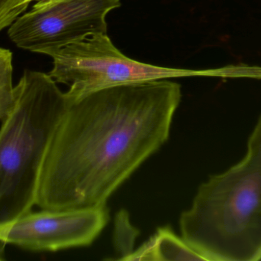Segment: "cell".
Here are the masks:
<instances>
[{
  "label": "cell",
  "mask_w": 261,
  "mask_h": 261,
  "mask_svg": "<svg viewBox=\"0 0 261 261\" xmlns=\"http://www.w3.org/2000/svg\"><path fill=\"white\" fill-rule=\"evenodd\" d=\"M180 101V85L170 79L113 86L68 101L43 159L35 205H107L167 142Z\"/></svg>",
  "instance_id": "cell-1"
},
{
  "label": "cell",
  "mask_w": 261,
  "mask_h": 261,
  "mask_svg": "<svg viewBox=\"0 0 261 261\" xmlns=\"http://www.w3.org/2000/svg\"><path fill=\"white\" fill-rule=\"evenodd\" d=\"M179 228L204 261L261 260V115L245 157L201 184Z\"/></svg>",
  "instance_id": "cell-2"
},
{
  "label": "cell",
  "mask_w": 261,
  "mask_h": 261,
  "mask_svg": "<svg viewBox=\"0 0 261 261\" xmlns=\"http://www.w3.org/2000/svg\"><path fill=\"white\" fill-rule=\"evenodd\" d=\"M0 127V234L32 211L47 146L68 106L49 74L25 70ZM5 248L0 244V260Z\"/></svg>",
  "instance_id": "cell-3"
},
{
  "label": "cell",
  "mask_w": 261,
  "mask_h": 261,
  "mask_svg": "<svg viewBox=\"0 0 261 261\" xmlns=\"http://www.w3.org/2000/svg\"><path fill=\"white\" fill-rule=\"evenodd\" d=\"M49 75L57 83L67 84L72 101L99 89L122 84L189 77L228 75L222 69L190 70L160 67L135 61L122 54L107 33L91 35L58 51Z\"/></svg>",
  "instance_id": "cell-4"
},
{
  "label": "cell",
  "mask_w": 261,
  "mask_h": 261,
  "mask_svg": "<svg viewBox=\"0 0 261 261\" xmlns=\"http://www.w3.org/2000/svg\"><path fill=\"white\" fill-rule=\"evenodd\" d=\"M120 6V0H41L11 25L8 35L17 47L51 57L91 35L107 33V15Z\"/></svg>",
  "instance_id": "cell-5"
},
{
  "label": "cell",
  "mask_w": 261,
  "mask_h": 261,
  "mask_svg": "<svg viewBox=\"0 0 261 261\" xmlns=\"http://www.w3.org/2000/svg\"><path fill=\"white\" fill-rule=\"evenodd\" d=\"M107 205L30 211L0 234V244L31 251H55L91 245L110 222Z\"/></svg>",
  "instance_id": "cell-6"
},
{
  "label": "cell",
  "mask_w": 261,
  "mask_h": 261,
  "mask_svg": "<svg viewBox=\"0 0 261 261\" xmlns=\"http://www.w3.org/2000/svg\"><path fill=\"white\" fill-rule=\"evenodd\" d=\"M122 260H202L182 237L169 227L160 228L145 243Z\"/></svg>",
  "instance_id": "cell-7"
},
{
  "label": "cell",
  "mask_w": 261,
  "mask_h": 261,
  "mask_svg": "<svg viewBox=\"0 0 261 261\" xmlns=\"http://www.w3.org/2000/svg\"><path fill=\"white\" fill-rule=\"evenodd\" d=\"M12 53L0 47V122L9 114L15 99Z\"/></svg>",
  "instance_id": "cell-8"
},
{
  "label": "cell",
  "mask_w": 261,
  "mask_h": 261,
  "mask_svg": "<svg viewBox=\"0 0 261 261\" xmlns=\"http://www.w3.org/2000/svg\"><path fill=\"white\" fill-rule=\"evenodd\" d=\"M35 0H0V32L10 27Z\"/></svg>",
  "instance_id": "cell-9"
}]
</instances>
